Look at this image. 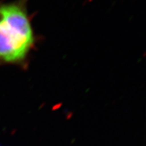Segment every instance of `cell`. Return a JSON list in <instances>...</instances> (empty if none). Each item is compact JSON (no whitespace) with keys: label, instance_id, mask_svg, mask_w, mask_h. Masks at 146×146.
<instances>
[{"label":"cell","instance_id":"obj_1","mask_svg":"<svg viewBox=\"0 0 146 146\" xmlns=\"http://www.w3.org/2000/svg\"><path fill=\"white\" fill-rule=\"evenodd\" d=\"M27 0L0 5V64L21 62L34 44Z\"/></svg>","mask_w":146,"mask_h":146}]
</instances>
